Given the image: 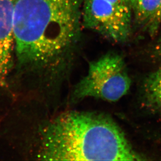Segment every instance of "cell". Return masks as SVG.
Here are the masks:
<instances>
[{
	"label": "cell",
	"mask_w": 161,
	"mask_h": 161,
	"mask_svg": "<svg viewBox=\"0 0 161 161\" xmlns=\"http://www.w3.org/2000/svg\"><path fill=\"white\" fill-rule=\"evenodd\" d=\"M84 0H16L14 50L24 72L53 75L79 36Z\"/></svg>",
	"instance_id": "cell-1"
},
{
	"label": "cell",
	"mask_w": 161,
	"mask_h": 161,
	"mask_svg": "<svg viewBox=\"0 0 161 161\" xmlns=\"http://www.w3.org/2000/svg\"><path fill=\"white\" fill-rule=\"evenodd\" d=\"M37 157L46 161H141L117 124L95 113L69 112L40 130Z\"/></svg>",
	"instance_id": "cell-2"
},
{
	"label": "cell",
	"mask_w": 161,
	"mask_h": 161,
	"mask_svg": "<svg viewBox=\"0 0 161 161\" xmlns=\"http://www.w3.org/2000/svg\"><path fill=\"white\" fill-rule=\"evenodd\" d=\"M130 86L123 58L116 54H107L90 63L87 75L75 87L73 99L92 97L116 102L127 93Z\"/></svg>",
	"instance_id": "cell-3"
},
{
	"label": "cell",
	"mask_w": 161,
	"mask_h": 161,
	"mask_svg": "<svg viewBox=\"0 0 161 161\" xmlns=\"http://www.w3.org/2000/svg\"><path fill=\"white\" fill-rule=\"evenodd\" d=\"M132 12L108 0H84L81 20L86 28L123 42L130 35Z\"/></svg>",
	"instance_id": "cell-4"
},
{
	"label": "cell",
	"mask_w": 161,
	"mask_h": 161,
	"mask_svg": "<svg viewBox=\"0 0 161 161\" xmlns=\"http://www.w3.org/2000/svg\"><path fill=\"white\" fill-rule=\"evenodd\" d=\"M16 1V0H0V86L6 84L13 66Z\"/></svg>",
	"instance_id": "cell-5"
},
{
	"label": "cell",
	"mask_w": 161,
	"mask_h": 161,
	"mask_svg": "<svg viewBox=\"0 0 161 161\" xmlns=\"http://www.w3.org/2000/svg\"><path fill=\"white\" fill-rule=\"evenodd\" d=\"M144 87L147 103L155 109L161 111V66L149 76Z\"/></svg>",
	"instance_id": "cell-6"
},
{
	"label": "cell",
	"mask_w": 161,
	"mask_h": 161,
	"mask_svg": "<svg viewBox=\"0 0 161 161\" xmlns=\"http://www.w3.org/2000/svg\"><path fill=\"white\" fill-rule=\"evenodd\" d=\"M161 4V0H138L134 13L137 20L147 25L155 16Z\"/></svg>",
	"instance_id": "cell-7"
},
{
	"label": "cell",
	"mask_w": 161,
	"mask_h": 161,
	"mask_svg": "<svg viewBox=\"0 0 161 161\" xmlns=\"http://www.w3.org/2000/svg\"><path fill=\"white\" fill-rule=\"evenodd\" d=\"M161 23V4L158 11L157 12V14H155V16L151 20V21L149 23L147 26L149 28V32L151 34H154L158 26Z\"/></svg>",
	"instance_id": "cell-8"
},
{
	"label": "cell",
	"mask_w": 161,
	"mask_h": 161,
	"mask_svg": "<svg viewBox=\"0 0 161 161\" xmlns=\"http://www.w3.org/2000/svg\"><path fill=\"white\" fill-rule=\"evenodd\" d=\"M115 4L125 6L132 9L134 12L137 6L138 0H108Z\"/></svg>",
	"instance_id": "cell-9"
},
{
	"label": "cell",
	"mask_w": 161,
	"mask_h": 161,
	"mask_svg": "<svg viewBox=\"0 0 161 161\" xmlns=\"http://www.w3.org/2000/svg\"><path fill=\"white\" fill-rule=\"evenodd\" d=\"M158 50H159V51H160V53H161V40H160L159 45H158Z\"/></svg>",
	"instance_id": "cell-10"
}]
</instances>
